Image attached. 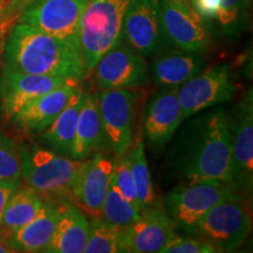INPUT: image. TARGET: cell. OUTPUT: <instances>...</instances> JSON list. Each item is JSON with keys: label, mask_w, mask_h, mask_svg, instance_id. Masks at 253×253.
<instances>
[{"label": "cell", "mask_w": 253, "mask_h": 253, "mask_svg": "<svg viewBox=\"0 0 253 253\" xmlns=\"http://www.w3.org/2000/svg\"><path fill=\"white\" fill-rule=\"evenodd\" d=\"M191 118L169 151L173 173L185 183L219 181L232 184L225 110L216 107Z\"/></svg>", "instance_id": "cell-1"}, {"label": "cell", "mask_w": 253, "mask_h": 253, "mask_svg": "<svg viewBox=\"0 0 253 253\" xmlns=\"http://www.w3.org/2000/svg\"><path fill=\"white\" fill-rule=\"evenodd\" d=\"M1 63L11 71L79 81L88 74L80 46L20 23L9 31Z\"/></svg>", "instance_id": "cell-2"}, {"label": "cell", "mask_w": 253, "mask_h": 253, "mask_svg": "<svg viewBox=\"0 0 253 253\" xmlns=\"http://www.w3.org/2000/svg\"><path fill=\"white\" fill-rule=\"evenodd\" d=\"M21 178L43 201L66 203L84 160L61 156L41 144H19Z\"/></svg>", "instance_id": "cell-3"}, {"label": "cell", "mask_w": 253, "mask_h": 253, "mask_svg": "<svg viewBox=\"0 0 253 253\" xmlns=\"http://www.w3.org/2000/svg\"><path fill=\"white\" fill-rule=\"evenodd\" d=\"M129 0H89L79 24V40L87 73L121 38Z\"/></svg>", "instance_id": "cell-4"}, {"label": "cell", "mask_w": 253, "mask_h": 253, "mask_svg": "<svg viewBox=\"0 0 253 253\" xmlns=\"http://www.w3.org/2000/svg\"><path fill=\"white\" fill-rule=\"evenodd\" d=\"M251 229L248 201L237 194L211 208L197 221L190 235L207 240L218 252H230L244 244Z\"/></svg>", "instance_id": "cell-5"}, {"label": "cell", "mask_w": 253, "mask_h": 253, "mask_svg": "<svg viewBox=\"0 0 253 253\" xmlns=\"http://www.w3.org/2000/svg\"><path fill=\"white\" fill-rule=\"evenodd\" d=\"M237 194L235 186L226 182H192L172 189L164 197L163 204L175 227L190 235L197 221L211 208Z\"/></svg>", "instance_id": "cell-6"}, {"label": "cell", "mask_w": 253, "mask_h": 253, "mask_svg": "<svg viewBox=\"0 0 253 253\" xmlns=\"http://www.w3.org/2000/svg\"><path fill=\"white\" fill-rule=\"evenodd\" d=\"M161 37L177 49L207 52L212 43L210 31L189 1L157 0Z\"/></svg>", "instance_id": "cell-7"}, {"label": "cell", "mask_w": 253, "mask_h": 253, "mask_svg": "<svg viewBox=\"0 0 253 253\" xmlns=\"http://www.w3.org/2000/svg\"><path fill=\"white\" fill-rule=\"evenodd\" d=\"M231 145L232 184L248 199L253 191V104L252 91L245 94L227 118Z\"/></svg>", "instance_id": "cell-8"}, {"label": "cell", "mask_w": 253, "mask_h": 253, "mask_svg": "<svg viewBox=\"0 0 253 253\" xmlns=\"http://www.w3.org/2000/svg\"><path fill=\"white\" fill-rule=\"evenodd\" d=\"M93 71L94 80L102 90L137 89L145 86L150 78L144 56L122 37L104 53Z\"/></svg>", "instance_id": "cell-9"}, {"label": "cell", "mask_w": 253, "mask_h": 253, "mask_svg": "<svg viewBox=\"0 0 253 253\" xmlns=\"http://www.w3.org/2000/svg\"><path fill=\"white\" fill-rule=\"evenodd\" d=\"M89 0H33L20 12L17 23L80 46L79 24Z\"/></svg>", "instance_id": "cell-10"}, {"label": "cell", "mask_w": 253, "mask_h": 253, "mask_svg": "<svg viewBox=\"0 0 253 253\" xmlns=\"http://www.w3.org/2000/svg\"><path fill=\"white\" fill-rule=\"evenodd\" d=\"M137 99L131 89L101 90L99 95L103 140L115 155L126 153L134 142Z\"/></svg>", "instance_id": "cell-11"}, {"label": "cell", "mask_w": 253, "mask_h": 253, "mask_svg": "<svg viewBox=\"0 0 253 253\" xmlns=\"http://www.w3.org/2000/svg\"><path fill=\"white\" fill-rule=\"evenodd\" d=\"M230 69V65L214 66L197 73L178 87L183 120L232 99L237 87L231 80Z\"/></svg>", "instance_id": "cell-12"}, {"label": "cell", "mask_w": 253, "mask_h": 253, "mask_svg": "<svg viewBox=\"0 0 253 253\" xmlns=\"http://www.w3.org/2000/svg\"><path fill=\"white\" fill-rule=\"evenodd\" d=\"M183 121L178 87H161L148 100L142 116L141 135L151 150H162Z\"/></svg>", "instance_id": "cell-13"}, {"label": "cell", "mask_w": 253, "mask_h": 253, "mask_svg": "<svg viewBox=\"0 0 253 253\" xmlns=\"http://www.w3.org/2000/svg\"><path fill=\"white\" fill-rule=\"evenodd\" d=\"M175 236V225L164 204L156 201L123 231L126 251L132 253H161Z\"/></svg>", "instance_id": "cell-14"}, {"label": "cell", "mask_w": 253, "mask_h": 253, "mask_svg": "<svg viewBox=\"0 0 253 253\" xmlns=\"http://www.w3.org/2000/svg\"><path fill=\"white\" fill-rule=\"evenodd\" d=\"M113 171L114 161L102 154L84 160L79 169L72 186V201L90 218H100Z\"/></svg>", "instance_id": "cell-15"}, {"label": "cell", "mask_w": 253, "mask_h": 253, "mask_svg": "<svg viewBox=\"0 0 253 253\" xmlns=\"http://www.w3.org/2000/svg\"><path fill=\"white\" fill-rule=\"evenodd\" d=\"M68 78L27 74L1 67L0 73V110L9 121L19 110L41 95L61 86Z\"/></svg>", "instance_id": "cell-16"}, {"label": "cell", "mask_w": 253, "mask_h": 253, "mask_svg": "<svg viewBox=\"0 0 253 253\" xmlns=\"http://www.w3.org/2000/svg\"><path fill=\"white\" fill-rule=\"evenodd\" d=\"M121 37L144 58L156 52L162 40L157 0H129L123 15Z\"/></svg>", "instance_id": "cell-17"}, {"label": "cell", "mask_w": 253, "mask_h": 253, "mask_svg": "<svg viewBox=\"0 0 253 253\" xmlns=\"http://www.w3.org/2000/svg\"><path fill=\"white\" fill-rule=\"evenodd\" d=\"M79 86L80 81L69 79L61 86L32 101L9 121L24 134L37 137L54 121Z\"/></svg>", "instance_id": "cell-18"}, {"label": "cell", "mask_w": 253, "mask_h": 253, "mask_svg": "<svg viewBox=\"0 0 253 253\" xmlns=\"http://www.w3.org/2000/svg\"><path fill=\"white\" fill-rule=\"evenodd\" d=\"M60 212L61 203L43 201L37 216L12 235L6 237L5 244L13 250V252H45L54 233Z\"/></svg>", "instance_id": "cell-19"}, {"label": "cell", "mask_w": 253, "mask_h": 253, "mask_svg": "<svg viewBox=\"0 0 253 253\" xmlns=\"http://www.w3.org/2000/svg\"><path fill=\"white\" fill-rule=\"evenodd\" d=\"M207 62L198 53L185 50H169L153 60L149 75L160 87H179L203 71Z\"/></svg>", "instance_id": "cell-20"}, {"label": "cell", "mask_w": 253, "mask_h": 253, "mask_svg": "<svg viewBox=\"0 0 253 253\" xmlns=\"http://www.w3.org/2000/svg\"><path fill=\"white\" fill-rule=\"evenodd\" d=\"M89 221L86 213L75 204L61 203L54 233L46 253H82L86 248Z\"/></svg>", "instance_id": "cell-21"}, {"label": "cell", "mask_w": 253, "mask_h": 253, "mask_svg": "<svg viewBox=\"0 0 253 253\" xmlns=\"http://www.w3.org/2000/svg\"><path fill=\"white\" fill-rule=\"evenodd\" d=\"M102 138L99 94L93 90H86L84 93L69 157L73 160H86L90 157L96 151Z\"/></svg>", "instance_id": "cell-22"}, {"label": "cell", "mask_w": 253, "mask_h": 253, "mask_svg": "<svg viewBox=\"0 0 253 253\" xmlns=\"http://www.w3.org/2000/svg\"><path fill=\"white\" fill-rule=\"evenodd\" d=\"M84 90L81 86L74 90L65 108L60 112L54 121L36 137L39 144L48 148L61 156H71L79 114H80L82 101H84Z\"/></svg>", "instance_id": "cell-23"}, {"label": "cell", "mask_w": 253, "mask_h": 253, "mask_svg": "<svg viewBox=\"0 0 253 253\" xmlns=\"http://www.w3.org/2000/svg\"><path fill=\"white\" fill-rule=\"evenodd\" d=\"M43 204V199L31 186H19L9 197L6 205L0 229L4 238L31 221Z\"/></svg>", "instance_id": "cell-24"}, {"label": "cell", "mask_w": 253, "mask_h": 253, "mask_svg": "<svg viewBox=\"0 0 253 253\" xmlns=\"http://www.w3.org/2000/svg\"><path fill=\"white\" fill-rule=\"evenodd\" d=\"M144 147L145 144L143 138H142L141 131H138L130 148L126 153L128 156L130 171L135 182L137 203L141 212L155 202L153 182H151L149 166H148L147 157H145Z\"/></svg>", "instance_id": "cell-25"}, {"label": "cell", "mask_w": 253, "mask_h": 253, "mask_svg": "<svg viewBox=\"0 0 253 253\" xmlns=\"http://www.w3.org/2000/svg\"><path fill=\"white\" fill-rule=\"evenodd\" d=\"M86 253H122L126 251L123 231L125 226L115 225L102 218H90Z\"/></svg>", "instance_id": "cell-26"}, {"label": "cell", "mask_w": 253, "mask_h": 253, "mask_svg": "<svg viewBox=\"0 0 253 253\" xmlns=\"http://www.w3.org/2000/svg\"><path fill=\"white\" fill-rule=\"evenodd\" d=\"M141 211L137 207L126 199L120 191L112 177L109 189L104 197L100 218L120 226H126L134 223L140 217Z\"/></svg>", "instance_id": "cell-27"}, {"label": "cell", "mask_w": 253, "mask_h": 253, "mask_svg": "<svg viewBox=\"0 0 253 253\" xmlns=\"http://www.w3.org/2000/svg\"><path fill=\"white\" fill-rule=\"evenodd\" d=\"M249 0H221L217 23L221 33L235 36L245 27L248 21Z\"/></svg>", "instance_id": "cell-28"}, {"label": "cell", "mask_w": 253, "mask_h": 253, "mask_svg": "<svg viewBox=\"0 0 253 253\" xmlns=\"http://www.w3.org/2000/svg\"><path fill=\"white\" fill-rule=\"evenodd\" d=\"M21 179L20 148L14 138L0 132V181Z\"/></svg>", "instance_id": "cell-29"}, {"label": "cell", "mask_w": 253, "mask_h": 253, "mask_svg": "<svg viewBox=\"0 0 253 253\" xmlns=\"http://www.w3.org/2000/svg\"><path fill=\"white\" fill-rule=\"evenodd\" d=\"M113 178L116 184H118L122 195L125 196L130 203L138 208L135 182L134 178H132L130 166H129V160L126 153L122 155H116L115 161H114Z\"/></svg>", "instance_id": "cell-30"}, {"label": "cell", "mask_w": 253, "mask_h": 253, "mask_svg": "<svg viewBox=\"0 0 253 253\" xmlns=\"http://www.w3.org/2000/svg\"><path fill=\"white\" fill-rule=\"evenodd\" d=\"M217 249L207 240L175 236L161 253H216Z\"/></svg>", "instance_id": "cell-31"}, {"label": "cell", "mask_w": 253, "mask_h": 253, "mask_svg": "<svg viewBox=\"0 0 253 253\" xmlns=\"http://www.w3.org/2000/svg\"><path fill=\"white\" fill-rule=\"evenodd\" d=\"M205 24L216 20L221 7V0H189Z\"/></svg>", "instance_id": "cell-32"}, {"label": "cell", "mask_w": 253, "mask_h": 253, "mask_svg": "<svg viewBox=\"0 0 253 253\" xmlns=\"http://www.w3.org/2000/svg\"><path fill=\"white\" fill-rule=\"evenodd\" d=\"M23 185L21 179H14V181H0V226H1L2 214H4L5 208L11 195L17 190L19 186Z\"/></svg>", "instance_id": "cell-33"}, {"label": "cell", "mask_w": 253, "mask_h": 253, "mask_svg": "<svg viewBox=\"0 0 253 253\" xmlns=\"http://www.w3.org/2000/svg\"><path fill=\"white\" fill-rule=\"evenodd\" d=\"M33 0H11L8 4H6L4 12V20L5 19H11L14 14H19L23 9L30 5Z\"/></svg>", "instance_id": "cell-34"}, {"label": "cell", "mask_w": 253, "mask_h": 253, "mask_svg": "<svg viewBox=\"0 0 253 253\" xmlns=\"http://www.w3.org/2000/svg\"><path fill=\"white\" fill-rule=\"evenodd\" d=\"M5 7H6L5 0H0V23H2V21H4Z\"/></svg>", "instance_id": "cell-35"}, {"label": "cell", "mask_w": 253, "mask_h": 253, "mask_svg": "<svg viewBox=\"0 0 253 253\" xmlns=\"http://www.w3.org/2000/svg\"><path fill=\"white\" fill-rule=\"evenodd\" d=\"M11 252H13V250L9 249L7 245L0 242V253H11Z\"/></svg>", "instance_id": "cell-36"}, {"label": "cell", "mask_w": 253, "mask_h": 253, "mask_svg": "<svg viewBox=\"0 0 253 253\" xmlns=\"http://www.w3.org/2000/svg\"><path fill=\"white\" fill-rule=\"evenodd\" d=\"M2 48H4V42H2V40L0 39V65H1V61H2Z\"/></svg>", "instance_id": "cell-37"}, {"label": "cell", "mask_w": 253, "mask_h": 253, "mask_svg": "<svg viewBox=\"0 0 253 253\" xmlns=\"http://www.w3.org/2000/svg\"><path fill=\"white\" fill-rule=\"evenodd\" d=\"M178 1H183V2H186V1H189V0H178Z\"/></svg>", "instance_id": "cell-38"}]
</instances>
